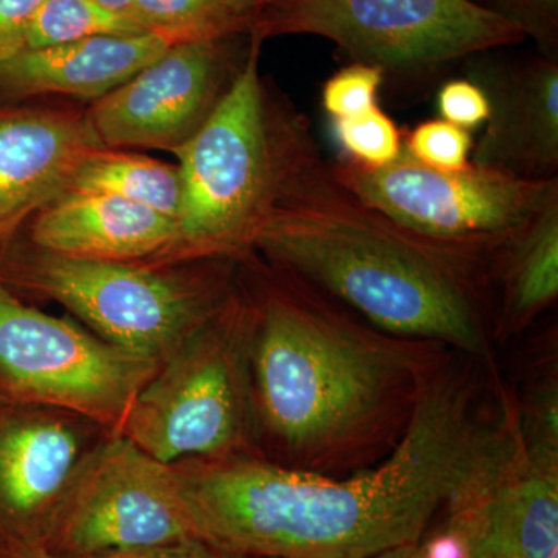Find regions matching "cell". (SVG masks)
<instances>
[{
    "mask_svg": "<svg viewBox=\"0 0 558 558\" xmlns=\"http://www.w3.org/2000/svg\"><path fill=\"white\" fill-rule=\"evenodd\" d=\"M502 413L495 360L451 351L376 468L332 478L256 454L175 468L197 538L223 556L371 558L432 529Z\"/></svg>",
    "mask_w": 558,
    "mask_h": 558,
    "instance_id": "obj_1",
    "label": "cell"
},
{
    "mask_svg": "<svg viewBox=\"0 0 558 558\" xmlns=\"http://www.w3.org/2000/svg\"><path fill=\"white\" fill-rule=\"evenodd\" d=\"M248 296L253 433L267 461L332 478L385 461L454 349L374 328L270 263Z\"/></svg>",
    "mask_w": 558,
    "mask_h": 558,
    "instance_id": "obj_2",
    "label": "cell"
},
{
    "mask_svg": "<svg viewBox=\"0 0 558 558\" xmlns=\"http://www.w3.org/2000/svg\"><path fill=\"white\" fill-rule=\"evenodd\" d=\"M374 328L495 360L497 252L429 240L360 199L319 159L282 194L255 242Z\"/></svg>",
    "mask_w": 558,
    "mask_h": 558,
    "instance_id": "obj_3",
    "label": "cell"
},
{
    "mask_svg": "<svg viewBox=\"0 0 558 558\" xmlns=\"http://www.w3.org/2000/svg\"><path fill=\"white\" fill-rule=\"evenodd\" d=\"M263 44L250 35L229 89L201 130L172 153L182 175V211L174 242L149 267L247 258L282 194L322 159L310 119L260 76Z\"/></svg>",
    "mask_w": 558,
    "mask_h": 558,
    "instance_id": "obj_4",
    "label": "cell"
},
{
    "mask_svg": "<svg viewBox=\"0 0 558 558\" xmlns=\"http://www.w3.org/2000/svg\"><path fill=\"white\" fill-rule=\"evenodd\" d=\"M172 277L163 267L53 255L14 240L0 247V281L57 301L101 340L149 360L170 357L233 295L231 270Z\"/></svg>",
    "mask_w": 558,
    "mask_h": 558,
    "instance_id": "obj_5",
    "label": "cell"
},
{
    "mask_svg": "<svg viewBox=\"0 0 558 558\" xmlns=\"http://www.w3.org/2000/svg\"><path fill=\"white\" fill-rule=\"evenodd\" d=\"M252 301L236 286L222 310L140 389L120 435L163 464L252 454Z\"/></svg>",
    "mask_w": 558,
    "mask_h": 558,
    "instance_id": "obj_6",
    "label": "cell"
},
{
    "mask_svg": "<svg viewBox=\"0 0 558 558\" xmlns=\"http://www.w3.org/2000/svg\"><path fill=\"white\" fill-rule=\"evenodd\" d=\"M248 35L319 36L352 62L399 78L429 75L526 39L512 22L473 0H267Z\"/></svg>",
    "mask_w": 558,
    "mask_h": 558,
    "instance_id": "obj_7",
    "label": "cell"
},
{
    "mask_svg": "<svg viewBox=\"0 0 558 558\" xmlns=\"http://www.w3.org/2000/svg\"><path fill=\"white\" fill-rule=\"evenodd\" d=\"M333 175L371 207L422 236L458 247L498 252L512 234L558 201V178L529 180L470 163L440 171L405 150L385 167L329 161Z\"/></svg>",
    "mask_w": 558,
    "mask_h": 558,
    "instance_id": "obj_8",
    "label": "cell"
},
{
    "mask_svg": "<svg viewBox=\"0 0 558 558\" xmlns=\"http://www.w3.org/2000/svg\"><path fill=\"white\" fill-rule=\"evenodd\" d=\"M160 362L27 306L0 281V399L58 407L120 429Z\"/></svg>",
    "mask_w": 558,
    "mask_h": 558,
    "instance_id": "obj_9",
    "label": "cell"
},
{
    "mask_svg": "<svg viewBox=\"0 0 558 558\" xmlns=\"http://www.w3.org/2000/svg\"><path fill=\"white\" fill-rule=\"evenodd\" d=\"M185 538L197 535L178 470L120 435L76 464L43 545L94 558Z\"/></svg>",
    "mask_w": 558,
    "mask_h": 558,
    "instance_id": "obj_10",
    "label": "cell"
},
{
    "mask_svg": "<svg viewBox=\"0 0 558 558\" xmlns=\"http://www.w3.org/2000/svg\"><path fill=\"white\" fill-rule=\"evenodd\" d=\"M442 526L465 558H558V470L529 457L509 385L498 427L447 502Z\"/></svg>",
    "mask_w": 558,
    "mask_h": 558,
    "instance_id": "obj_11",
    "label": "cell"
},
{
    "mask_svg": "<svg viewBox=\"0 0 558 558\" xmlns=\"http://www.w3.org/2000/svg\"><path fill=\"white\" fill-rule=\"evenodd\" d=\"M240 38L172 44L126 83L95 101L87 117L102 145L174 153L189 142L247 57L248 47L242 53L238 50Z\"/></svg>",
    "mask_w": 558,
    "mask_h": 558,
    "instance_id": "obj_12",
    "label": "cell"
},
{
    "mask_svg": "<svg viewBox=\"0 0 558 558\" xmlns=\"http://www.w3.org/2000/svg\"><path fill=\"white\" fill-rule=\"evenodd\" d=\"M468 76L490 105L472 163L521 179L558 178V61L484 58L473 60Z\"/></svg>",
    "mask_w": 558,
    "mask_h": 558,
    "instance_id": "obj_13",
    "label": "cell"
},
{
    "mask_svg": "<svg viewBox=\"0 0 558 558\" xmlns=\"http://www.w3.org/2000/svg\"><path fill=\"white\" fill-rule=\"evenodd\" d=\"M102 148L87 112L0 102V247L69 193L83 161Z\"/></svg>",
    "mask_w": 558,
    "mask_h": 558,
    "instance_id": "obj_14",
    "label": "cell"
},
{
    "mask_svg": "<svg viewBox=\"0 0 558 558\" xmlns=\"http://www.w3.org/2000/svg\"><path fill=\"white\" fill-rule=\"evenodd\" d=\"M78 451L68 425L0 399V539L44 542Z\"/></svg>",
    "mask_w": 558,
    "mask_h": 558,
    "instance_id": "obj_15",
    "label": "cell"
},
{
    "mask_svg": "<svg viewBox=\"0 0 558 558\" xmlns=\"http://www.w3.org/2000/svg\"><path fill=\"white\" fill-rule=\"evenodd\" d=\"M33 247L84 260L149 266L171 247L174 220L100 193L69 191L31 219Z\"/></svg>",
    "mask_w": 558,
    "mask_h": 558,
    "instance_id": "obj_16",
    "label": "cell"
},
{
    "mask_svg": "<svg viewBox=\"0 0 558 558\" xmlns=\"http://www.w3.org/2000/svg\"><path fill=\"white\" fill-rule=\"evenodd\" d=\"M170 46L156 33H113L17 54L0 62V100L53 94L97 101Z\"/></svg>",
    "mask_w": 558,
    "mask_h": 558,
    "instance_id": "obj_17",
    "label": "cell"
},
{
    "mask_svg": "<svg viewBox=\"0 0 558 558\" xmlns=\"http://www.w3.org/2000/svg\"><path fill=\"white\" fill-rule=\"evenodd\" d=\"M492 340L502 347L526 332L558 299V201L499 247L492 264Z\"/></svg>",
    "mask_w": 558,
    "mask_h": 558,
    "instance_id": "obj_18",
    "label": "cell"
},
{
    "mask_svg": "<svg viewBox=\"0 0 558 558\" xmlns=\"http://www.w3.org/2000/svg\"><path fill=\"white\" fill-rule=\"evenodd\" d=\"M70 191L100 193L130 201L178 223L182 211L183 183L179 165L126 153L95 150L81 165Z\"/></svg>",
    "mask_w": 558,
    "mask_h": 558,
    "instance_id": "obj_19",
    "label": "cell"
},
{
    "mask_svg": "<svg viewBox=\"0 0 558 558\" xmlns=\"http://www.w3.org/2000/svg\"><path fill=\"white\" fill-rule=\"evenodd\" d=\"M519 387H510L521 442L532 461L558 470L557 332L549 330L524 355Z\"/></svg>",
    "mask_w": 558,
    "mask_h": 558,
    "instance_id": "obj_20",
    "label": "cell"
},
{
    "mask_svg": "<svg viewBox=\"0 0 558 558\" xmlns=\"http://www.w3.org/2000/svg\"><path fill=\"white\" fill-rule=\"evenodd\" d=\"M258 0H134L132 20L172 44L248 35Z\"/></svg>",
    "mask_w": 558,
    "mask_h": 558,
    "instance_id": "obj_21",
    "label": "cell"
},
{
    "mask_svg": "<svg viewBox=\"0 0 558 558\" xmlns=\"http://www.w3.org/2000/svg\"><path fill=\"white\" fill-rule=\"evenodd\" d=\"M142 32L137 22L92 0H46L24 24L0 35V62L89 36Z\"/></svg>",
    "mask_w": 558,
    "mask_h": 558,
    "instance_id": "obj_22",
    "label": "cell"
},
{
    "mask_svg": "<svg viewBox=\"0 0 558 558\" xmlns=\"http://www.w3.org/2000/svg\"><path fill=\"white\" fill-rule=\"evenodd\" d=\"M332 130L344 159L363 167H385L403 150V132L379 105L351 119L333 120Z\"/></svg>",
    "mask_w": 558,
    "mask_h": 558,
    "instance_id": "obj_23",
    "label": "cell"
},
{
    "mask_svg": "<svg viewBox=\"0 0 558 558\" xmlns=\"http://www.w3.org/2000/svg\"><path fill=\"white\" fill-rule=\"evenodd\" d=\"M403 150L433 170L461 171L472 163L473 138L449 121L427 120L403 134Z\"/></svg>",
    "mask_w": 558,
    "mask_h": 558,
    "instance_id": "obj_24",
    "label": "cell"
},
{
    "mask_svg": "<svg viewBox=\"0 0 558 558\" xmlns=\"http://www.w3.org/2000/svg\"><path fill=\"white\" fill-rule=\"evenodd\" d=\"M384 72L376 65L351 62L325 84L322 89L323 109L330 120L351 119L379 105Z\"/></svg>",
    "mask_w": 558,
    "mask_h": 558,
    "instance_id": "obj_25",
    "label": "cell"
},
{
    "mask_svg": "<svg viewBox=\"0 0 558 558\" xmlns=\"http://www.w3.org/2000/svg\"><path fill=\"white\" fill-rule=\"evenodd\" d=\"M499 16L505 17L537 43L543 57L557 60L558 0H490Z\"/></svg>",
    "mask_w": 558,
    "mask_h": 558,
    "instance_id": "obj_26",
    "label": "cell"
},
{
    "mask_svg": "<svg viewBox=\"0 0 558 558\" xmlns=\"http://www.w3.org/2000/svg\"><path fill=\"white\" fill-rule=\"evenodd\" d=\"M438 110L440 119L469 132L486 124L490 116L486 94L469 76L442 84L438 92Z\"/></svg>",
    "mask_w": 558,
    "mask_h": 558,
    "instance_id": "obj_27",
    "label": "cell"
},
{
    "mask_svg": "<svg viewBox=\"0 0 558 558\" xmlns=\"http://www.w3.org/2000/svg\"><path fill=\"white\" fill-rule=\"evenodd\" d=\"M371 558H465L458 538L446 526L429 529L421 538Z\"/></svg>",
    "mask_w": 558,
    "mask_h": 558,
    "instance_id": "obj_28",
    "label": "cell"
},
{
    "mask_svg": "<svg viewBox=\"0 0 558 558\" xmlns=\"http://www.w3.org/2000/svg\"><path fill=\"white\" fill-rule=\"evenodd\" d=\"M94 558H223L222 554L213 549L201 538H185L165 545L148 546L119 553L105 554Z\"/></svg>",
    "mask_w": 558,
    "mask_h": 558,
    "instance_id": "obj_29",
    "label": "cell"
},
{
    "mask_svg": "<svg viewBox=\"0 0 558 558\" xmlns=\"http://www.w3.org/2000/svg\"><path fill=\"white\" fill-rule=\"evenodd\" d=\"M46 0H0V35L24 24Z\"/></svg>",
    "mask_w": 558,
    "mask_h": 558,
    "instance_id": "obj_30",
    "label": "cell"
},
{
    "mask_svg": "<svg viewBox=\"0 0 558 558\" xmlns=\"http://www.w3.org/2000/svg\"><path fill=\"white\" fill-rule=\"evenodd\" d=\"M0 558H62L47 546L27 539H0Z\"/></svg>",
    "mask_w": 558,
    "mask_h": 558,
    "instance_id": "obj_31",
    "label": "cell"
},
{
    "mask_svg": "<svg viewBox=\"0 0 558 558\" xmlns=\"http://www.w3.org/2000/svg\"><path fill=\"white\" fill-rule=\"evenodd\" d=\"M92 2L100 5L101 9L112 11V13L132 20V3H134V0H92Z\"/></svg>",
    "mask_w": 558,
    "mask_h": 558,
    "instance_id": "obj_32",
    "label": "cell"
},
{
    "mask_svg": "<svg viewBox=\"0 0 558 558\" xmlns=\"http://www.w3.org/2000/svg\"><path fill=\"white\" fill-rule=\"evenodd\" d=\"M223 558H279V557H253V556H223Z\"/></svg>",
    "mask_w": 558,
    "mask_h": 558,
    "instance_id": "obj_33",
    "label": "cell"
},
{
    "mask_svg": "<svg viewBox=\"0 0 558 558\" xmlns=\"http://www.w3.org/2000/svg\"><path fill=\"white\" fill-rule=\"evenodd\" d=\"M258 2H259V3H263V5H264V3H266V2H267V0H258Z\"/></svg>",
    "mask_w": 558,
    "mask_h": 558,
    "instance_id": "obj_34",
    "label": "cell"
}]
</instances>
